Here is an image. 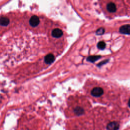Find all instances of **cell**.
Listing matches in <instances>:
<instances>
[{"instance_id": "cell-1", "label": "cell", "mask_w": 130, "mask_h": 130, "mask_svg": "<svg viewBox=\"0 0 130 130\" xmlns=\"http://www.w3.org/2000/svg\"><path fill=\"white\" fill-rule=\"evenodd\" d=\"M91 93L93 97H101L103 94L104 91L103 89L99 88V87H97V88H93L92 90Z\"/></svg>"}, {"instance_id": "cell-2", "label": "cell", "mask_w": 130, "mask_h": 130, "mask_svg": "<svg viewBox=\"0 0 130 130\" xmlns=\"http://www.w3.org/2000/svg\"><path fill=\"white\" fill-rule=\"evenodd\" d=\"M30 24L33 27H36L40 23V19L37 15L32 16L29 21Z\"/></svg>"}, {"instance_id": "cell-3", "label": "cell", "mask_w": 130, "mask_h": 130, "mask_svg": "<svg viewBox=\"0 0 130 130\" xmlns=\"http://www.w3.org/2000/svg\"><path fill=\"white\" fill-rule=\"evenodd\" d=\"M119 32L123 34L130 35V25L126 24L122 26L119 29Z\"/></svg>"}, {"instance_id": "cell-4", "label": "cell", "mask_w": 130, "mask_h": 130, "mask_svg": "<svg viewBox=\"0 0 130 130\" xmlns=\"http://www.w3.org/2000/svg\"><path fill=\"white\" fill-rule=\"evenodd\" d=\"M52 36L56 38H58L61 37L63 35V31L59 29H55L52 31Z\"/></svg>"}, {"instance_id": "cell-5", "label": "cell", "mask_w": 130, "mask_h": 130, "mask_svg": "<svg viewBox=\"0 0 130 130\" xmlns=\"http://www.w3.org/2000/svg\"><path fill=\"white\" fill-rule=\"evenodd\" d=\"M119 125L117 123L115 122H113L109 123L107 125V128L108 130H117L119 128Z\"/></svg>"}, {"instance_id": "cell-6", "label": "cell", "mask_w": 130, "mask_h": 130, "mask_svg": "<svg viewBox=\"0 0 130 130\" xmlns=\"http://www.w3.org/2000/svg\"><path fill=\"white\" fill-rule=\"evenodd\" d=\"M45 62L47 64H51L55 60V56L53 54H48L45 57Z\"/></svg>"}, {"instance_id": "cell-7", "label": "cell", "mask_w": 130, "mask_h": 130, "mask_svg": "<svg viewBox=\"0 0 130 130\" xmlns=\"http://www.w3.org/2000/svg\"><path fill=\"white\" fill-rule=\"evenodd\" d=\"M107 10L110 12L113 13L116 11V6L113 3H109L106 6Z\"/></svg>"}, {"instance_id": "cell-8", "label": "cell", "mask_w": 130, "mask_h": 130, "mask_svg": "<svg viewBox=\"0 0 130 130\" xmlns=\"http://www.w3.org/2000/svg\"><path fill=\"white\" fill-rule=\"evenodd\" d=\"M9 19L6 17H2L0 18V25L6 27L9 24Z\"/></svg>"}, {"instance_id": "cell-9", "label": "cell", "mask_w": 130, "mask_h": 130, "mask_svg": "<svg viewBox=\"0 0 130 130\" xmlns=\"http://www.w3.org/2000/svg\"><path fill=\"white\" fill-rule=\"evenodd\" d=\"M101 58V56H89L87 60L88 61L92 62V63H94L95 61H96L98 59Z\"/></svg>"}, {"instance_id": "cell-10", "label": "cell", "mask_w": 130, "mask_h": 130, "mask_svg": "<svg viewBox=\"0 0 130 130\" xmlns=\"http://www.w3.org/2000/svg\"><path fill=\"white\" fill-rule=\"evenodd\" d=\"M75 113L77 115H81L83 113L84 110L81 107H77L74 110Z\"/></svg>"}, {"instance_id": "cell-11", "label": "cell", "mask_w": 130, "mask_h": 130, "mask_svg": "<svg viewBox=\"0 0 130 130\" xmlns=\"http://www.w3.org/2000/svg\"><path fill=\"white\" fill-rule=\"evenodd\" d=\"M98 48L100 49H101V50H103L106 47V44L105 42H104L103 41H101V42H100L98 43Z\"/></svg>"}, {"instance_id": "cell-12", "label": "cell", "mask_w": 130, "mask_h": 130, "mask_svg": "<svg viewBox=\"0 0 130 130\" xmlns=\"http://www.w3.org/2000/svg\"><path fill=\"white\" fill-rule=\"evenodd\" d=\"M104 32H105V29L103 28H101L97 31L96 34L98 35H103L104 33Z\"/></svg>"}, {"instance_id": "cell-13", "label": "cell", "mask_w": 130, "mask_h": 130, "mask_svg": "<svg viewBox=\"0 0 130 130\" xmlns=\"http://www.w3.org/2000/svg\"><path fill=\"white\" fill-rule=\"evenodd\" d=\"M128 105H129V106L130 107V99H129V102H128Z\"/></svg>"}]
</instances>
